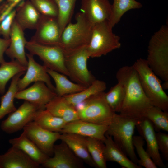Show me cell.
I'll return each instance as SVG.
<instances>
[{"instance_id":"obj_1","label":"cell","mask_w":168,"mask_h":168,"mask_svg":"<svg viewBox=\"0 0 168 168\" xmlns=\"http://www.w3.org/2000/svg\"><path fill=\"white\" fill-rule=\"evenodd\" d=\"M117 81L125 88V96L119 114L136 120L145 117L153 106L145 93L133 65L124 66L117 72Z\"/></svg>"},{"instance_id":"obj_2","label":"cell","mask_w":168,"mask_h":168,"mask_svg":"<svg viewBox=\"0 0 168 168\" xmlns=\"http://www.w3.org/2000/svg\"><path fill=\"white\" fill-rule=\"evenodd\" d=\"M76 22L69 23L62 32L59 47L67 56L86 48L90 42L93 25L82 12L75 16Z\"/></svg>"},{"instance_id":"obj_3","label":"cell","mask_w":168,"mask_h":168,"mask_svg":"<svg viewBox=\"0 0 168 168\" xmlns=\"http://www.w3.org/2000/svg\"><path fill=\"white\" fill-rule=\"evenodd\" d=\"M146 61L155 74L168 82V27L162 26L152 36Z\"/></svg>"},{"instance_id":"obj_4","label":"cell","mask_w":168,"mask_h":168,"mask_svg":"<svg viewBox=\"0 0 168 168\" xmlns=\"http://www.w3.org/2000/svg\"><path fill=\"white\" fill-rule=\"evenodd\" d=\"M133 65L137 72L143 90L152 105L168 112V96L146 60L138 59Z\"/></svg>"},{"instance_id":"obj_5","label":"cell","mask_w":168,"mask_h":168,"mask_svg":"<svg viewBox=\"0 0 168 168\" xmlns=\"http://www.w3.org/2000/svg\"><path fill=\"white\" fill-rule=\"evenodd\" d=\"M137 120L115 113L105 134L111 136L115 143L127 156L138 164V159L133 142Z\"/></svg>"},{"instance_id":"obj_6","label":"cell","mask_w":168,"mask_h":168,"mask_svg":"<svg viewBox=\"0 0 168 168\" xmlns=\"http://www.w3.org/2000/svg\"><path fill=\"white\" fill-rule=\"evenodd\" d=\"M112 28L108 21L93 25L91 39L86 48L89 58L100 57L120 48V37L113 33Z\"/></svg>"},{"instance_id":"obj_7","label":"cell","mask_w":168,"mask_h":168,"mask_svg":"<svg viewBox=\"0 0 168 168\" xmlns=\"http://www.w3.org/2000/svg\"><path fill=\"white\" fill-rule=\"evenodd\" d=\"M105 94L104 91L98 93L77 105L75 107L79 119L108 125L115 112L106 102Z\"/></svg>"},{"instance_id":"obj_8","label":"cell","mask_w":168,"mask_h":168,"mask_svg":"<svg viewBox=\"0 0 168 168\" xmlns=\"http://www.w3.org/2000/svg\"><path fill=\"white\" fill-rule=\"evenodd\" d=\"M26 48L30 54L38 56L46 68L69 76L65 64V56L59 47L45 45L31 40L27 42Z\"/></svg>"},{"instance_id":"obj_9","label":"cell","mask_w":168,"mask_h":168,"mask_svg":"<svg viewBox=\"0 0 168 168\" xmlns=\"http://www.w3.org/2000/svg\"><path fill=\"white\" fill-rule=\"evenodd\" d=\"M45 106L25 100L23 104L8 117L0 125L2 130L7 134H12L23 129L40 110L45 109Z\"/></svg>"},{"instance_id":"obj_10","label":"cell","mask_w":168,"mask_h":168,"mask_svg":"<svg viewBox=\"0 0 168 168\" xmlns=\"http://www.w3.org/2000/svg\"><path fill=\"white\" fill-rule=\"evenodd\" d=\"M89 58L86 48L65 57V64L68 77L76 83L86 87L96 79L87 67Z\"/></svg>"},{"instance_id":"obj_11","label":"cell","mask_w":168,"mask_h":168,"mask_svg":"<svg viewBox=\"0 0 168 168\" xmlns=\"http://www.w3.org/2000/svg\"><path fill=\"white\" fill-rule=\"evenodd\" d=\"M23 129L27 136L43 152L49 157L53 156L54 143L59 140L60 133L45 129L34 121L27 124Z\"/></svg>"},{"instance_id":"obj_12","label":"cell","mask_w":168,"mask_h":168,"mask_svg":"<svg viewBox=\"0 0 168 168\" xmlns=\"http://www.w3.org/2000/svg\"><path fill=\"white\" fill-rule=\"evenodd\" d=\"M83 162L64 142L54 145L53 155L41 166L46 168H82Z\"/></svg>"},{"instance_id":"obj_13","label":"cell","mask_w":168,"mask_h":168,"mask_svg":"<svg viewBox=\"0 0 168 168\" xmlns=\"http://www.w3.org/2000/svg\"><path fill=\"white\" fill-rule=\"evenodd\" d=\"M36 29L31 40L45 45L59 47L61 33L57 18L42 15Z\"/></svg>"},{"instance_id":"obj_14","label":"cell","mask_w":168,"mask_h":168,"mask_svg":"<svg viewBox=\"0 0 168 168\" xmlns=\"http://www.w3.org/2000/svg\"><path fill=\"white\" fill-rule=\"evenodd\" d=\"M136 128L146 143V152L157 166L164 168L163 162L158 149L156 133L152 123L147 118L143 117L137 120Z\"/></svg>"},{"instance_id":"obj_15","label":"cell","mask_w":168,"mask_h":168,"mask_svg":"<svg viewBox=\"0 0 168 168\" xmlns=\"http://www.w3.org/2000/svg\"><path fill=\"white\" fill-rule=\"evenodd\" d=\"M26 56L28 62L26 73L18 81V91L26 88L32 82L40 81L44 82L48 87L55 92V86L51 82L50 76L46 70L47 68L36 62L33 55L30 53L26 54Z\"/></svg>"},{"instance_id":"obj_16","label":"cell","mask_w":168,"mask_h":168,"mask_svg":"<svg viewBox=\"0 0 168 168\" xmlns=\"http://www.w3.org/2000/svg\"><path fill=\"white\" fill-rule=\"evenodd\" d=\"M81 10L93 25L109 21L112 12V6L109 0H82Z\"/></svg>"},{"instance_id":"obj_17","label":"cell","mask_w":168,"mask_h":168,"mask_svg":"<svg viewBox=\"0 0 168 168\" xmlns=\"http://www.w3.org/2000/svg\"><path fill=\"white\" fill-rule=\"evenodd\" d=\"M23 31L15 19L11 30L10 44L5 53L11 60H16L27 67L28 62L25 51L27 41Z\"/></svg>"},{"instance_id":"obj_18","label":"cell","mask_w":168,"mask_h":168,"mask_svg":"<svg viewBox=\"0 0 168 168\" xmlns=\"http://www.w3.org/2000/svg\"><path fill=\"white\" fill-rule=\"evenodd\" d=\"M57 95L42 82H37L30 87L18 91L15 99L22 100L30 102L44 105Z\"/></svg>"},{"instance_id":"obj_19","label":"cell","mask_w":168,"mask_h":168,"mask_svg":"<svg viewBox=\"0 0 168 168\" xmlns=\"http://www.w3.org/2000/svg\"><path fill=\"white\" fill-rule=\"evenodd\" d=\"M108 125L100 124L80 119L67 123L60 132L76 133L86 137L95 138L103 141Z\"/></svg>"},{"instance_id":"obj_20","label":"cell","mask_w":168,"mask_h":168,"mask_svg":"<svg viewBox=\"0 0 168 168\" xmlns=\"http://www.w3.org/2000/svg\"><path fill=\"white\" fill-rule=\"evenodd\" d=\"M40 166L21 150L12 146L0 155V168H38Z\"/></svg>"},{"instance_id":"obj_21","label":"cell","mask_w":168,"mask_h":168,"mask_svg":"<svg viewBox=\"0 0 168 168\" xmlns=\"http://www.w3.org/2000/svg\"><path fill=\"white\" fill-rule=\"evenodd\" d=\"M59 140L65 142L83 162L97 168L88 151L86 137L76 133H61Z\"/></svg>"},{"instance_id":"obj_22","label":"cell","mask_w":168,"mask_h":168,"mask_svg":"<svg viewBox=\"0 0 168 168\" xmlns=\"http://www.w3.org/2000/svg\"><path fill=\"white\" fill-rule=\"evenodd\" d=\"M46 110L67 123L79 119L76 109L64 96H57L45 105Z\"/></svg>"},{"instance_id":"obj_23","label":"cell","mask_w":168,"mask_h":168,"mask_svg":"<svg viewBox=\"0 0 168 168\" xmlns=\"http://www.w3.org/2000/svg\"><path fill=\"white\" fill-rule=\"evenodd\" d=\"M103 141L104 144V155L106 161L117 163L125 168H142L133 162L115 143L112 137L106 134Z\"/></svg>"},{"instance_id":"obj_24","label":"cell","mask_w":168,"mask_h":168,"mask_svg":"<svg viewBox=\"0 0 168 168\" xmlns=\"http://www.w3.org/2000/svg\"><path fill=\"white\" fill-rule=\"evenodd\" d=\"M9 142L12 146L21 150L40 165L44 164L49 157L43 152L23 131L19 137L10 139Z\"/></svg>"},{"instance_id":"obj_25","label":"cell","mask_w":168,"mask_h":168,"mask_svg":"<svg viewBox=\"0 0 168 168\" xmlns=\"http://www.w3.org/2000/svg\"><path fill=\"white\" fill-rule=\"evenodd\" d=\"M42 16L31 2H27L16 10L15 19L23 30L36 29Z\"/></svg>"},{"instance_id":"obj_26","label":"cell","mask_w":168,"mask_h":168,"mask_svg":"<svg viewBox=\"0 0 168 168\" xmlns=\"http://www.w3.org/2000/svg\"><path fill=\"white\" fill-rule=\"evenodd\" d=\"M46 70L55 84V92L57 95L63 96L80 91L86 87L74 83L66 76L54 71L46 68Z\"/></svg>"},{"instance_id":"obj_27","label":"cell","mask_w":168,"mask_h":168,"mask_svg":"<svg viewBox=\"0 0 168 168\" xmlns=\"http://www.w3.org/2000/svg\"><path fill=\"white\" fill-rule=\"evenodd\" d=\"M25 72L19 73L12 78L7 91L1 97L0 120L6 115L13 112L17 109L14 104V100L15 96L18 91L17 82L21 76Z\"/></svg>"},{"instance_id":"obj_28","label":"cell","mask_w":168,"mask_h":168,"mask_svg":"<svg viewBox=\"0 0 168 168\" xmlns=\"http://www.w3.org/2000/svg\"><path fill=\"white\" fill-rule=\"evenodd\" d=\"M33 121L45 129L59 133L67 123L63 119L54 115L45 109L39 111Z\"/></svg>"},{"instance_id":"obj_29","label":"cell","mask_w":168,"mask_h":168,"mask_svg":"<svg viewBox=\"0 0 168 168\" xmlns=\"http://www.w3.org/2000/svg\"><path fill=\"white\" fill-rule=\"evenodd\" d=\"M106 88L103 81L96 79L88 86L79 92L63 96L70 104L76 107L91 97L104 91Z\"/></svg>"},{"instance_id":"obj_30","label":"cell","mask_w":168,"mask_h":168,"mask_svg":"<svg viewBox=\"0 0 168 168\" xmlns=\"http://www.w3.org/2000/svg\"><path fill=\"white\" fill-rule=\"evenodd\" d=\"M0 64V94L2 95L8 81L18 73L26 72L27 67L15 59L5 61Z\"/></svg>"},{"instance_id":"obj_31","label":"cell","mask_w":168,"mask_h":168,"mask_svg":"<svg viewBox=\"0 0 168 168\" xmlns=\"http://www.w3.org/2000/svg\"><path fill=\"white\" fill-rule=\"evenodd\" d=\"M112 6V12L108 22L113 28L127 12L131 9H140L142 5L135 0H114Z\"/></svg>"},{"instance_id":"obj_32","label":"cell","mask_w":168,"mask_h":168,"mask_svg":"<svg viewBox=\"0 0 168 168\" xmlns=\"http://www.w3.org/2000/svg\"><path fill=\"white\" fill-rule=\"evenodd\" d=\"M125 96V88L121 82L118 81L107 93L105 98L107 104L114 112L119 113Z\"/></svg>"},{"instance_id":"obj_33","label":"cell","mask_w":168,"mask_h":168,"mask_svg":"<svg viewBox=\"0 0 168 168\" xmlns=\"http://www.w3.org/2000/svg\"><path fill=\"white\" fill-rule=\"evenodd\" d=\"M89 153L97 167L106 168V161L104 155V144L103 141L92 138L86 137Z\"/></svg>"},{"instance_id":"obj_34","label":"cell","mask_w":168,"mask_h":168,"mask_svg":"<svg viewBox=\"0 0 168 168\" xmlns=\"http://www.w3.org/2000/svg\"><path fill=\"white\" fill-rule=\"evenodd\" d=\"M58 9L57 20L61 34L70 22L77 0H53Z\"/></svg>"},{"instance_id":"obj_35","label":"cell","mask_w":168,"mask_h":168,"mask_svg":"<svg viewBox=\"0 0 168 168\" xmlns=\"http://www.w3.org/2000/svg\"><path fill=\"white\" fill-rule=\"evenodd\" d=\"M145 117L152 123L155 130L168 132V112L152 106L147 111Z\"/></svg>"},{"instance_id":"obj_36","label":"cell","mask_w":168,"mask_h":168,"mask_svg":"<svg viewBox=\"0 0 168 168\" xmlns=\"http://www.w3.org/2000/svg\"><path fill=\"white\" fill-rule=\"evenodd\" d=\"M133 142L139 158L138 164L146 168H157V166L144 148L145 141L143 138L140 135H133Z\"/></svg>"},{"instance_id":"obj_37","label":"cell","mask_w":168,"mask_h":168,"mask_svg":"<svg viewBox=\"0 0 168 168\" xmlns=\"http://www.w3.org/2000/svg\"><path fill=\"white\" fill-rule=\"evenodd\" d=\"M31 2L41 15L57 18L58 9L53 0H31Z\"/></svg>"},{"instance_id":"obj_38","label":"cell","mask_w":168,"mask_h":168,"mask_svg":"<svg viewBox=\"0 0 168 168\" xmlns=\"http://www.w3.org/2000/svg\"><path fill=\"white\" fill-rule=\"evenodd\" d=\"M16 10L14 9L0 23V35L4 38L10 39L12 24L15 20Z\"/></svg>"},{"instance_id":"obj_39","label":"cell","mask_w":168,"mask_h":168,"mask_svg":"<svg viewBox=\"0 0 168 168\" xmlns=\"http://www.w3.org/2000/svg\"><path fill=\"white\" fill-rule=\"evenodd\" d=\"M158 149L163 158L168 160V134L160 131L156 133Z\"/></svg>"},{"instance_id":"obj_40","label":"cell","mask_w":168,"mask_h":168,"mask_svg":"<svg viewBox=\"0 0 168 168\" xmlns=\"http://www.w3.org/2000/svg\"><path fill=\"white\" fill-rule=\"evenodd\" d=\"M10 43V39L0 38V64L5 61L4 54L8 48Z\"/></svg>"},{"instance_id":"obj_41","label":"cell","mask_w":168,"mask_h":168,"mask_svg":"<svg viewBox=\"0 0 168 168\" xmlns=\"http://www.w3.org/2000/svg\"><path fill=\"white\" fill-rule=\"evenodd\" d=\"M22 0H7L5 5L7 6L13 5L16 6Z\"/></svg>"}]
</instances>
